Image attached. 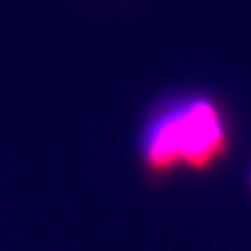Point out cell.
<instances>
[{
  "label": "cell",
  "mask_w": 251,
  "mask_h": 251,
  "mask_svg": "<svg viewBox=\"0 0 251 251\" xmlns=\"http://www.w3.org/2000/svg\"><path fill=\"white\" fill-rule=\"evenodd\" d=\"M225 151V130L220 112L206 99L164 112L152 121L144 142V156L152 171L186 164L205 170Z\"/></svg>",
  "instance_id": "cell-1"
}]
</instances>
